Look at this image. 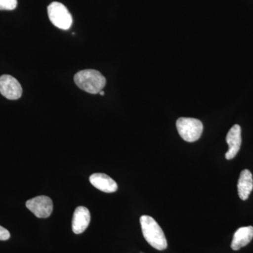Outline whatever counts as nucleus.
I'll return each mask as SVG.
<instances>
[{
  "mask_svg": "<svg viewBox=\"0 0 253 253\" xmlns=\"http://www.w3.org/2000/svg\"><path fill=\"white\" fill-rule=\"evenodd\" d=\"M140 224L145 240L153 248L158 251L167 249V239L164 232L154 218L148 215L141 216Z\"/></svg>",
  "mask_w": 253,
  "mask_h": 253,
  "instance_id": "obj_1",
  "label": "nucleus"
},
{
  "mask_svg": "<svg viewBox=\"0 0 253 253\" xmlns=\"http://www.w3.org/2000/svg\"><path fill=\"white\" fill-rule=\"evenodd\" d=\"M253 239V226H245L238 229L234 234L231 247L234 251H239L251 243Z\"/></svg>",
  "mask_w": 253,
  "mask_h": 253,
  "instance_id": "obj_10",
  "label": "nucleus"
},
{
  "mask_svg": "<svg viewBox=\"0 0 253 253\" xmlns=\"http://www.w3.org/2000/svg\"><path fill=\"white\" fill-rule=\"evenodd\" d=\"M0 93L6 99L16 100L22 96L23 89L16 78L3 75L0 77Z\"/></svg>",
  "mask_w": 253,
  "mask_h": 253,
  "instance_id": "obj_6",
  "label": "nucleus"
},
{
  "mask_svg": "<svg viewBox=\"0 0 253 253\" xmlns=\"http://www.w3.org/2000/svg\"><path fill=\"white\" fill-rule=\"evenodd\" d=\"M253 189V175L249 169H244L240 174L238 182V192L240 199L246 201Z\"/></svg>",
  "mask_w": 253,
  "mask_h": 253,
  "instance_id": "obj_11",
  "label": "nucleus"
},
{
  "mask_svg": "<svg viewBox=\"0 0 253 253\" xmlns=\"http://www.w3.org/2000/svg\"><path fill=\"white\" fill-rule=\"evenodd\" d=\"M226 140L229 150L225 154V158L227 160H231L235 158L239 153L242 142L241 128L239 125H235L231 128L226 135Z\"/></svg>",
  "mask_w": 253,
  "mask_h": 253,
  "instance_id": "obj_7",
  "label": "nucleus"
},
{
  "mask_svg": "<svg viewBox=\"0 0 253 253\" xmlns=\"http://www.w3.org/2000/svg\"><path fill=\"white\" fill-rule=\"evenodd\" d=\"M176 126L179 135L187 142L199 140L204 131L203 123L196 118H179L176 121Z\"/></svg>",
  "mask_w": 253,
  "mask_h": 253,
  "instance_id": "obj_3",
  "label": "nucleus"
},
{
  "mask_svg": "<svg viewBox=\"0 0 253 253\" xmlns=\"http://www.w3.org/2000/svg\"><path fill=\"white\" fill-rule=\"evenodd\" d=\"M47 11L50 21L56 27L66 31L72 26V16L61 3L56 1L51 3L48 6Z\"/></svg>",
  "mask_w": 253,
  "mask_h": 253,
  "instance_id": "obj_4",
  "label": "nucleus"
},
{
  "mask_svg": "<svg viewBox=\"0 0 253 253\" xmlns=\"http://www.w3.org/2000/svg\"><path fill=\"white\" fill-rule=\"evenodd\" d=\"M100 94H101V96H104V91H101V92H100Z\"/></svg>",
  "mask_w": 253,
  "mask_h": 253,
  "instance_id": "obj_14",
  "label": "nucleus"
},
{
  "mask_svg": "<svg viewBox=\"0 0 253 253\" xmlns=\"http://www.w3.org/2000/svg\"><path fill=\"white\" fill-rule=\"evenodd\" d=\"M89 181L95 188L103 192L113 193L118 189L117 183L104 173H94L91 174Z\"/></svg>",
  "mask_w": 253,
  "mask_h": 253,
  "instance_id": "obj_9",
  "label": "nucleus"
},
{
  "mask_svg": "<svg viewBox=\"0 0 253 253\" xmlns=\"http://www.w3.org/2000/svg\"><path fill=\"white\" fill-rule=\"evenodd\" d=\"M26 206L38 218L49 217L53 211L52 201L46 196H37L28 200Z\"/></svg>",
  "mask_w": 253,
  "mask_h": 253,
  "instance_id": "obj_5",
  "label": "nucleus"
},
{
  "mask_svg": "<svg viewBox=\"0 0 253 253\" xmlns=\"http://www.w3.org/2000/svg\"><path fill=\"white\" fill-rule=\"evenodd\" d=\"M17 0H0V10H14L17 6Z\"/></svg>",
  "mask_w": 253,
  "mask_h": 253,
  "instance_id": "obj_12",
  "label": "nucleus"
},
{
  "mask_svg": "<svg viewBox=\"0 0 253 253\" xmlns=\"http://www.w3.org/2000/svg\"><path fill=\"white\" fill-rule=\"evenodd\" d=\"M90 212L87 208L84 206H79L76 208L73 214L72 229L76 234H82L86 230L90 223Z\"/></svg>",
  "mask_w": 253,
  "mask_h": 253,
  "instance_id": "obj_8",
  "label": "nucleus"
},
{
  "mask_svg": "<svg viewBox=\"0 0 253 253\" xmlns=\"http://www.w3.org/2000/svg\"><path fill=\"white\" fill-rule=\"evenodd\" d=\"M74 81L82 90L92 94L101 92L106 84L104 76L99 71L92 69L79 71L75 76Z\"/></svg>",
  "mask_w": 253,
  "mask_h": 253,
  "instance_id": "obj_2",
  "label": "nucleus"
},
{
  "mask_svg": "<svg viewBox=\"0 0 253 253\" xmlns=\"http://www.w3.org/2000/svg\"><path fill=\"white\" fill-rule=\"evenodd\" d=\"M10 238V233L7 229L0 226V241H6Z\"/></svg>",
  "mask_w": 253,
  "mask_h": 253,
  "instance_id": "obj_13",
  "label": "nucleus"
}]
</instances>
